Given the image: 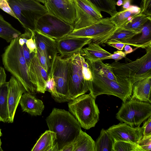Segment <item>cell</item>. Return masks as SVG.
Returning <instances> with one entry per match:
<instances>
[{
    "instance_id": "1",
    "label": "cell",
    "mask_w": 151,
    "mask_h": 151,
    "mask_svg": "<svg viewBox=\"0 0 151 151\" xmlns=\"http://www.w3.org/2000/svg\"><path fill=\"white\" fill-rule=\"evenodd\" d=\"M1 57L5 69L21 83L27 92L35 95L37 91L30 81L28 67L18 37L10 42Z\"/></svg>"
},
{
    "instance_id": "2",
    "label": "cell",
    "mask_w": 151,
    "mask_h": 151,
    "mask_svg": "<svg viewBox=\"0 0 151 151\" xmlns=\"http://www.w3.org/2000/svg\"><path fill=\"white\" fill-rule=\"evenodd\" d=\"M46 121L49 130L56 134L55 142L60 150L66 145L73 142L81 130L77 120L64 109L54 108Z\"/></svg>"
},
{
    "instance_id": "3",
    "label": "cell",
    "mask_w": 151,
    "mask_h": 151,
    "mask_svg": "<svg viewBox=\"0 0 151 151\" xmlns=\"http://www.w3.org/2000/svg\"><path fill=\"white\" fill-rule=\"evenodd\" d=\"M88 65L92 78L87 82L88 85L90 93L94 98L104 94L115 96L123 102L131 99L133 84L131 81L124 78L117 82L111 80L101 75Z\"/></svg>"
},
{
    "instance_id": "4",
    "label": "cell",
    "mask_w": 151,
    "mask_h": 151,
    "mask_svg": "<svg viewBox=\"0 0 151 151\" xmlns=\"http://www.w3.org/2000/svg\"><path fill=\"white\" fill-rule=\"evenodd\" d=\"M96 99L90 93L81 95L68 103L69 111L81 127L86 129L94 127L99 120L100 112Z\"/></svg>"
},
{
    "instance_id": "5",
    "label": "cell",
    "mask_w": 151,
    "mask_h": 151,
    "mask_svg": "<svg viewBox=\"0 0 151 151\" xmlns=\"http://www.w3.org/2000/svg\"><path fill=\"white\" fill-rule=\"evenodd\" d=\"M145 49V55L131 62H114L109 64L112 68L114 74L117 77L129 80L133 84L151 76V46Z\"/></svg>"
},
{
    "instance_id": "6",
    "label": "cell",
    "mask_w": 151,
    "mask_h": 151,
    "mask_svg": "<svg viewBox=\"0 0 151 151\" xmlns=\"http://www.w3.org/2000/svg\"><path fill=\"white\" fill-rule=\"evenodd\" d=\"M6 0L25 30H36V22L47 13L44 5L35 0Z\"/></svg>"
},
{
    "instance_id": "7",
    "label": "cell",
    "mask_w": 151,
    "mask_h": 151,
    "mask_svg": "<svg viewBox=\"0 0 151 151\" xmlns=\"http://www.w3.org/2000/svg\"><path fill=\"white\" fill-rule=\"evenodd\" d=\"M151 116V103L131 98L123 102L116 118L131 127H139Z\"/></svg>"
},
{
    "instance_id": "8",
    "label": "cell",
    "mask_w": 151,
    "mask_h": 151,
    "mask_svg": "<svg viewBox=\"0 0 151 151\" xmlns=\"http://www.w3.org/2000/svg\"><path fill=\"white\" fill-rule=\"evenodd\" d=\"M72 56L62 58L57 55L54 61L52 72L55 83V91L52 96L59 103L69 102L68 80Z\"/></svg>"
},
{
    "instance_id": "9",
    "label": "cell",
    "mask_w": 151,
    "mask_h": 151,
    "mask_svg": "<svg viewBox=\"0 0 151 151\" xmlns=\"http://www.w3.org/2000/svg\"><path fill=\"white\" fill-rule=\"evenodd\" d=\"M116 29L110 18L107 17L88 26L73 30L64 37L90 38L92 42L102 45L106 44Z\"/></svg>"
},
{
    "instance_id": "10",
    "label": "cell",
    "mask_w": 151,
    "mask_h": 151,
    "mask_svg": "<svg viewBox=\"0 0 151 151\" xmlns=\"http://www.w3.org/2000/svg\"><path fill=\"white\" fill-rule=\"evenodd\" d=\"M83 58L80 52L72 56L68 80L69 96L70 101L89 90L87 82L85 80L83 72Z\"/></svg>"
},
{
    "instance_id": "11",
    "label": "cell",
    "mask_w": 151,
    "mask_h": 151,
    "mask_svg": "<svg viewBox=\"0 0 151 151\" xmlns=\"http://www.w3.org/2000/svg\"><path fill=\"white\" fill-rule=\"evenodd\" d=\"M35 28L38 31L56 40L65 37L73 29V25L48 13L38 19Z\"/></svg>"
},
{
    "instance_id": "12",
    "label": "cell",
    "mask_w": 151,
    "mask_h": 151,
    "mask_svg": "<svg viewBox=\"0 0 151 151\" xmlns=\"http://www.w3.org/2000/svg\"><path fill=\"white\" fill-rule=\"evenodd\" d=\"M76 18L73 30L91 25L103 18L101 12L91 0H73Z\"/></svg>"
},
{
    "instance_id": "13",
    "label": "cell",
    "mask_w": 151,
    "mask_h": 151,
    "mask_svg": "<svg viewBox=\"0 0 151 151\" xmlns=\"http://www.w3.org/2000/svg\"><path fill=\"white\" fill-rule=\"evenodd\" d=\"M47 13L73 25L76 18L73 0H45Z\"/></svg>"
},
{
    "instance_id": "14",
    "label": "cell",
    "mask_w": 151,
    "mask_h": 151,
    "mask_svg": "<svg viewBox=\"0 0 151 151\" xmlns=\"http://www.w3.org/2000/svg\"><path fill=\"white\" fill-rule=\"evenodd\" d=\"M106 130L114 140L137 144L143 137L142 127H132L125 123L114 125Z\"/></svg>"
},
{
    "instance_id": "15",
    "label": "cell",
    "mask_w": 151,
    "mask_h": 151,
    "mask_svg": "<svg viewBox=\"0 0 151 151\" xmlns=\"http://www.w3.org/2000/svg\"><path fill=\"white\" fill-rule=\"evenodd\" d=\"M36 52L31 53V59L27 65L29 79L36 88L37 92L44 93L46 82L50 77L40 64Z\"/></svg>"
},
{
    "instance_id": "16",
    "label": "cell",
    "mask_w": 151,
    "mask_h": 151,
    "mask_svg": "<svg viewBox=\"0 0 151 151\" xmlns=\"http://www.w3.org/2000/svg\"><path fill=\"white\" fill-rule=\"evenodd\" d=\"M58 52L62 58L80 52L83 47L92 42L90 38L64 37L56 40Z\"/></svg>"
},
{
    "instance_id": "17",
    "label": "cell",
    "mask_w": 151,
    "mask_h": 151,
    "mask_svg": "<svg viewBox=\"0 0 151 151\" xmlns=\"http://www.w3.org/2000/svg\"><path fill=\"white\" fill-rule=\"evenodd\" d=\"M32 35L37 49L44 54L53 67L58 52L56 40L37 30L32 32Z\"/></svg>"
},
{
    "instance_id": "18",
    "label": "cell",
    "mask_w": 151,
    "mask_h": 151,
    "mask_svg": "<svg viewBox=\"0 0 151 151\" xmlns=\"http://www.w3.org/2000/svg\"><path fill=\"white\" fill-rule=\"evenodd\" d=\"M8 82L9 123H12L21 96L27 91L21 83L12 75Z\"/></svg>"
},
{
    "instance_id": "19",
    "label": "cell",
    "mask_w": 151,
    "mask_h": 151,
    "mask_svg": "<svg viewBox=\"0 0 151 151\" xmlns=\"http://www.w3.org/2000/svg\"><path fill=\"white\" fill-rule=\"evenodd\" d=\"M35 95L26 92L22 96L19 104L23 111L32 116H40L44 109L42 101L37 99Z\"/></svg>"
},
{
    "instance_id": "20",
    "label": "cell",
    "mask_w": 151,
    "mask_h": 151,
    "mask_svg": "<svg viewBox=\"0 0 151 151\" xmlns=\"http://www.w3.org/2000/svg\"><path fill=\"white\" fill-rule=\"evenodd\" d=\"M151 76L134 82L131 98L151 103Z\"/></svg>"
},
{
    "instance_id": "21",
    "label": "cell",
    "mask_w": 151,
    "mask_h": 151,
    "mask_svg": "<svg viewBox=\"0 0 151 151\" xmlns=\"http://www.w3.org/2000/svg\"><path fill=\"white\" fill-rule=\"evenodd\" d=\"M88 45L87 47L82 49L80 53L86 61L90 63L108 59L112 54L97 43L91 42Z\"/></svg>"
},
{
    "instance_id": "22",
    "label": "cell",
    "mask_w": 151,
    "mask_h": 151,
    "mask_svg": "<svg viewBox=\"0 0 151 151\" xmlns=\"http://www.w3.org/2000/svg\"><path fill=\"white\" fill-rule=\"evenodd\" d=\"M138 37L121 42L137 47L146 48L151 46V20L148 21L143 27Z\"/></svg>"
},
{
    "instance_id": "23",
    "label": "cell",
    "mask_w": 151,
    "mask_h": 151,
    "mask_svg": "<svg viewBox=\"0 0 151 151\" xmlns=\"http://www.w3.org/2000/svg\"><path fill=\"white\" fill-rule=\"evenodd\" d=\"M141 12L140 7L131 6L127 9L118 12L113 16L110 17V19L117 28H119Z\"/></svg>"
},
{
    "instance_id": "24",
    "label": "cell",
    "mask_w": 151,
    "mask_h": 151,
    "mask_svg": "<svg viewBox=\"0 0 151 151\" xmlns=\"http://www.w3.org/2000/svg\"><path fill=\"white\" fill-rule=\"evenodd\" d=\"M56 139L55 133L46 130L40 136L31 151H49Z\"/></svg>"
},
{
    "instance_id": "25",
    "label": "cell",
    "mask_w": 151,
    "mask_h": 151,
    "mask_svg": "<svg viewBox=\"0 0 151 151\" xmlns=\"http://www.w3.org/2000/svg\"><path fill=\"white\" fill-rule=\"evenodd\" d=\"M74 142V151H95V142L81 129Z\"/></svg>"
},
{
    "instance_id": "26",
    "label": "cell",
    "mask_w": 151,
    "mask_h": 151,
    "mask_svg": "<svg viewBox=\"0 0 151 151\" xmlns=\"http://www.w3.org/2000/svg\"><path fill=\"white\" fill-rule=\"evenodd\" d=\"M149 20H151V16H147L141 12L119 28L135 32L140 34L145 24Z\"/></svg>"
},
{
    "instance_id": "27",
    "label": "cell",
    "mask_w": 151,
    "mask_h": 151,
    "mask_svg": "<svg viewBox=\"0 0 151 151\" xmlns=\"http://www.w3.org/2000/svg\"><path fill=\"white\" fill-rule=\"evenodd\" d=\"M19 31L14 28L9 23L6 21L0 14V37L7 42L18 37L21 34Z\"/></svg>"
},
{
    "instance_id": "28",
    "label": "cell",
    "mask_w": 151,
    "mask_h": 151,
    "mask_svg": "<svg viewBox=\"0 0 151 151\" xmlns=\"http://www.w3.org/2000/svg\"><path fill=\"white\" fill-rule=\"evenodd\" d=\"M8 82L0 86V121L9 122L8 108Z\"/></svg>"
},
{
    "instance_id": "29",
    "label": "cell",
    "mask_w": 151,
    "mask_h": 151,
    "mask_svg": "<svg viewBox=\"0 0 151 151\" xmlns=\"http://www.w3.org/2000/svg\"><path fill=\"white\" fill-rule=\"evenodd\" d=\"M114 140L106 130L102 129L95 142V151H112Z\"/></svg>"
},
{
    "instance_id": "30",
    "label": "cell",
    "mask_w": 151,
    "mask_h": 151,
    "mask_svg": "<svg viewBox=\"0 0 151 151\" xmlns=\"http://www.w3.org/2000/svg\"><path fill=\"white\" fill-rule=\"evenodd\" d=\"M86 61L100 74L108 79L117 82L124 78L116 76L113 73L111 67L109 64L104 63L102 60H99L92 63Z\"/></svg>"
},
{
    "instance_id": "31",
    "label": "cell",
    "mask_w": 151,
    "mask_h": 151,
    "mask_svg": "<svg viewBox=\"0 0 151 151\" xmlns=\"http://www.w3.org/2000/svg\"><path fill=\"white\" fill-rule=\"evenodd\" d=\"M138 32L123 29L117 28L115 32L108 40L106 44L119 42L129 40L139 35Z\"/></svg>"
},
{
    "instance_id": "32",
    "label": "cell",
    "mask_w": 151,
    "mask_h": 151,
    "mask_svg": "<svg viewBox=\"0 0 151 151\" xmlns=\"http://www.w3.org/2000/svg\"><path fill=\"white\" fill-rule=\"evenodd\" d=\"M112 151H144L137 143L114 140Z\"/></svg>"
},
{
    "instance_id": "33",
    "label": "cell",
    "mask_w": 151,
    "mask_h": 151,
    "mask_svg": "<svg viewBox=\"0 0 151 151\" xmlns=\"http://www.w3.org/2000/svg\"><path fill=\"white\" fill-rule=\"evenodd\" d=\"M37 55L41 66L48 73L50 76H52L53 67L50 62L40 50L37 49Z\"/></svg>"
},
{
    "instance_id": "34",
    "label": "cell",
    "mask_w": 151,
    "mask_h": 151,
    "mask_svg": "<svg viewBox=\"0 0 151 151\" xmlns=\"http://www.w3.org/2000/svg\"><path fill=\"white\" fill-rule=\"evenodd\" d=\"M137 144L144 151H151V134L143 136Z\"/></svg>"
},
{
    "instance_id": "35",
    "label": "cell",
    "mask_w": 151,
    "mask_h": 151,
    "mask_svg": "<svg viewBox=\"0 0 151 151\" xmlns=\"http://www.w3.org/2000/svg\"><path fill=\"white\" fill-rule=\"evenodd\" d=\"M140 8L141 13L151 16V0H142Z\"/></svg>"
},
{
    "instance_id": "36",
    "label": "cell",
    "mask_w": 151,
    "mask_h": 151,
    "mask_svg": "<svg viewBox=\"0 0 151 151\" xmlns=\"http://www.w3.org/2000/svg\"><path fill=\"white\" fill-rule=\"evenodd\" d=\"M82 70L85 80L87 81L92 80V76L88 63L84 57L82 60Z\"/></svg>"
},
{
    "instance_id": "37",
    "label": "cell",
    "mask_w": 151,
    "mask_h": 151,
    "mask_svg": "<svg viewBox=\"0 0 151 151\" xmlns=\"http://www.w3.org/2000/svg\"><path fill=\"white\" fill-rule=\"evenodd\" d=\"M0 9L18 20L6 0H0Z\"/></svg>"
},
{
    "instance_id": "38",
    "label": "cell",
    "mask_w": 151,
    "mask_h": 151,
    "mask_svg": "<svg viewBox=\"0 0 151 151\" xmlns=\"http://www.w3.org/2000/svg\"><path fill=\"white\" fill-rule=\"evenodd\" d=\"M146 121H145L142 127L143 136L151 134V117L150 116Z\"/></svg>"
},
{
    "instance_id": "39",
    "label": "cell",
    "mask_w": 151,
    "mask_h": 151,
    "mask_svg": "<svg viewBox=\"0 0 151 151\" xmlns=\"http://www.w3.org/2000/svg\"><path fill=\"white\" fill-rule=\"evenodd\" d=\"M46 91H49L52 96L54 93L55 88V83L52 76H50L46 83Z\"/></svg>"
},
{
    "instance_id": "40",
    "label": "cell",
    "mask_w": 151,
    "mask_h": 151,
    "mask_svg": "<svg viewBox=\"0 0 151 151\" xmlns=\"http://www.w3.org/2000/svg\"><path fill=\"white\" fill-rule=\"evenodd\" d=\"M25 43L30 53L37 52V48L33 37V35L30 38L27 40Z\"/></svg>"
},
{
    "instance_id": "41",
    "label": "cell",
    "mask_w": 151,
    "mask_h": 151,
    "mask_svg": "<svg viewBox=\"0 0 151 151\" xmlns=\"http://www.w3.org/2000/svg\"><path fill=\"white\" fill-rule=\"evenodd\" d=\"M126 55L124 52L122 50L117 51L114 52L109 57V59H113L115 60V62H118L125 57Z\"/></svg>"
},
{
    "instance_id": "42",
    "label": "cell",
    "mask_w": 151,
    "mask_h": 151,
    "mask_svg": "<svg viewBox=\"0 0 151 151\" xmlns=\"http://www.w3.org/2000/svg\"><path fill=\"white\" fill-rule=\"evenodd\" d=\"M6 76L4 68L0 67V86L6 82Z\"/></svg>"
},
{
    "instance_id": "43",
    "label": "cell",
    "mask_w": 151,
    "mask_h": 151,
    "mask_svg": "<svg viewBox=\"0 0 151 151\" xmlns=\"http://www.w3.org/2000/svg\"><path fill=\"white\" fill-rule=\"evenodd\" d=\"M75 147L74 141L64 146L60 151H74Z\"/></svg>"
},
{
    "instance_id": "44",
    "label": "cell",
    "mask_w": 151,
    "mask_h": 151,
    "mask_svg": "<svg viewBox=\"0 0 151 151\" xmlns=\"http://www.w3.org/2000/svg\"><path fill=\"white\" fill-rule=\"evenodd\" d=\"M108 45L119 50H122L125 45L124 44L119 42L110 43Z\"/></svg>"
},
{
    "instance_id": "45",
    "label": "cell",
    "mask_w": 151,
    "mask_h": 151,
    "mask_svg": "<svg viewBox=\"0 0 151 151\" xmlns=\"http://www.w3.org/2000/svg\"><path fill=\"white\" fill-rule=\"evenodd\" d=\"M131 0H124L123 1L122 8L123 10L129 8L131 6Z\"/></svg>"
},
{
    "instance_id": "46",
    "label": "cell",
    "mask_w": 151,
    "mask_h": 151,
    "mask_svg": "<svg viewBox=\"0 0 151 151\" xmlns=\"http://www.w3.org/2000/svg\"><path fill=\"white\" fill-rule=\"evenodd\" d=\"M124 52L126 55L133 52L134 50L128 45L126 44L124 47Z\"/></svg>"
},
{
    "instance_id": "47",
    "label": "cell",
    "mask_w": 151,
    "mask_h": 151,
    "mask_svg": "<svg viewBox=\"0 0 151 151\" xmlns=\"http://www.w3.org/2000/svg\"><path fill=\"white\" fill-rule=\"evenodd\" d=\"M49 151H60L58 144L57 142L55 143Z\"/></svg>"
},
{
    "instance_id": "48",
    "label": "cell",
    "mask_w": 151,
    "mask_h": 151,
    "mask_svg": "<svg viewBox=\"0 0 151 151\" xmlns=\"http://www.w3.org/2000/svg\"><path fill=\"white\" fill-rule=\"evenodd\" d=\"M123 3V1L122 0H118L116 1V5L119 6L122 5Z\"/></svg>"
},
{
    "instance_id": "49",
    "label": "cell",
    "mask_w": 151,
    "mask_h": 151,
    "mask_svg": "<svg viewBox=\"0 0 151 151\" xmlns=\"http://www.w3.org/2000/svg\"><path fill=\"white\" fill-rule=\"evenodd\" d=\"M43 4H44L45 1V0H35Z\"/></svg>"
},
{
    "instance_id": "50",
    "label": "cell",
    "mask_w": 151,
    "mask_h": 151,
    "mask_svg": "<svg viewBox=\"0 0 151 151\" xmlns=\"http://www.w3.org/2000/svg\"><path fill=\"white\" fill-rule=\"evenodd\" d=\"M1 144H2V143H1V139H0V151H2V150H3L2 149V148H1Z\"/></svg>"
},
{
    "instance_id": "51",
    "label": "cell",
    "mask_w": 151,
    "mask_h": 151,
    "mask_svg": "<svg viewBox=\"0 0 151 151\" xmlns=\"http://www.w3.org/2000/svg\"><path fill=\"white\" fill-rule=\"evenodd\" d=\"M2 135V133L1 132V129L0 128V137H1Z\"/></svg>"
}]
</instances>
